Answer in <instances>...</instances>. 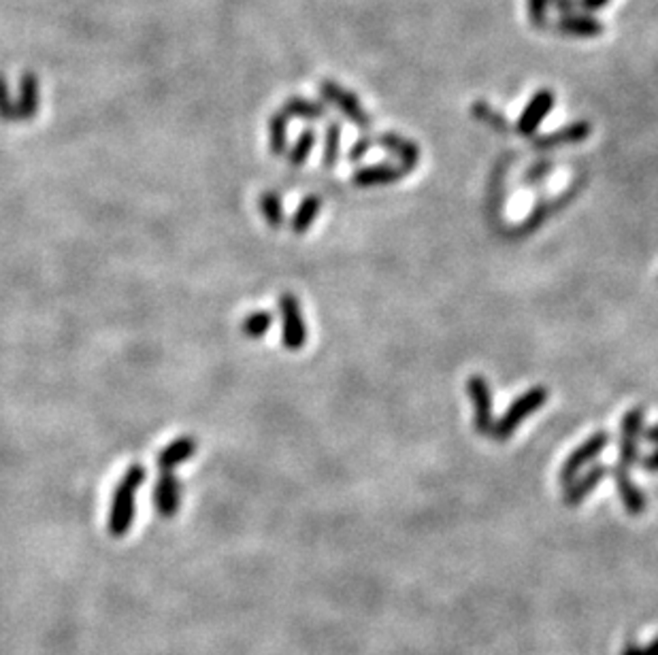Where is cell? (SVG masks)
<instances>
[{"instance_id":"1","label":"cell","mask_w":658,"mask_h":655,"mask_svg":"<svg viewBox=\"0 0 658 655\" xmlns=\"http://www.w3.org/2000/svg\"><path fill=\"white\" fill-rule=\"evenodd\" d=\"M645 421V409L633 407L626 411L622 417L620 424V449H618V462L612 468L616 487H618L620 503L633 517H639L648 509V498L639 487L633 485L631 468L635 466L639 460V438H642Z\"/></svg>"},{"instance_id":"2","label":"cell","mask_w":658,"mask_h":655,"mask_svg":"<svg viewBox=\"0 0 658 655\" xmlns=\"http://www.w3.org/2000/svg\"><path fill=\"white\" fill-rule=\"evenodd\" d=\"M145 481V468L141 464H133L120 481H117L114 498H111L109 509V534L114 539H122L130 532L134 523V511H136V494H139L141 485Z\"/></svg>"},{"instance_id":"3","label":"cell","mask_w":658,"mask_h":655,"mask_svg":"<svg viewBox=\"0 0 658 655\" xmlns=\"http://www.w3.org/2000/svg\"><path fill=\"white\" fill-rule=\"evenodd\" d=\"M548 387L535 385L531 390H526L524 394H520L515 401L509 404V409L501 415L499 421H495V428H492L490 437L495 440H507L514 437V432L518 430L523 421L529 420V417L543 407L548 402Z\"/></svg>"},{"instance_id":"4","label":"cell","mask_w":658,"mask_h":655,"mask_svg":"<svg viewBox=\"0 0 658 655\" xmlns=\"http://www.w3.org/2000/svg\"><path fill=\"white\" fill-rule=\"evenodd\" d=\"M280 315H282V343L288 351H301L307 345V321L301 311V302L294 294L280 296Z\"/></svg>"},{"instance_id":"5","label":"cell","mask_w":658,"mask_h":655,"mask_svg":"<svg viewBox=\"0 0 658 655\" xmlns=\"http://www.w3.org/2000/svg\"><path fill=\"white\" fill-rule=\"evenodd\" d=\"M609 440H612V437H609V432L606 430H598L592 434V437H588L584 440L582 445L575 447V449L569 454V457L565 460V464H562L561 470H559V481L562 485H569L571 481L578 479L579 470H582L586 464L595 462L598 456L606 451V447L609 445Z\"/></svg>"},{"instance_id":"6","label":"cell","mask_w":658,"mask_h":655,"mask_svg":"<svg viewBox=\"0 0 658 655\" xmlns=\"http://www.w3.org/2000/svg\"><path fill=\"white\" fill-rule=\"evenodd\" d=\"M467 394H469L473 404V426H476V432L488 437L492 428H495V402H492L490 383L482 374H471L467 379Z\"/></svg>"},{"instance_id":"7","label":"cell","mask_w":658,"mask_h":655,"mask_svg":"<svg viewBox=\"0 0 658 655\" xmlns=\"http://www.w3.org/2000/svg\"><path fill=\"white\" fill-rule=\"evenodd\" d=\"M181 503V484L173 475V470L160 475L156 487H153V504H156L158 513L171 520L177 513Z\"/></svg>"},{"instance_id":"8","label":"cell","mask_w":658,"mask_h":655,"mask_svg":"<svg viewBox=\"0 0 658 655\" xmlns=\"http://www.w3.org/2000/svg\"><path fill=\"white\" fill-rule=\"evenodd\" d=\"M607 473H609L607 466H603V464H595L588 473L578 476V479L571 481L569 485H565V496H562V503H565L567 506H579L590 492L597 490L598 484L606 479Z\"/></svg>"},{"instance_id":"9","label":"cell","mask_w":658,"mask_h":655,"mask_svg":"<svg viewBox=\"0 0 658 655\" xmlns=\"http://www.w3.org/2000/svg\"><path fill=\"white\" fill-rule=\"evenodd\" d=\"M407 169L394 164H375L366 166L354 172L352 183L358 188H373V186H386V183H396L407 175Z\"/></svg>"},{"instance_id":"10","label":"cell","mask_w":658,"mask_h":655,"mask_svg":"<svg viewBox=\"0 0 658 655\" xmlns=\"http://www.w3.org/2000/svg\"><path fill=\"white\" fill-rule=\"evenodd\" d=\"M197 449H199V443H197V438H192V437H180V438L171 440V443L164 447V449L160 451L156 457L158 468L162 470V473L173 470L180 466V464L188 462L190 457L197 454Z\"/></svg>"},{"instance_id":"11","label":"cell","mask_w":658,"mask_h":655,"mask_svg":"<svg viewBox=\"0 0 658 655\" xmlns=\"http://www.w3.org/2000/svg\"><path fill=\"white\" fill-rule=\"evenodd\" d=\"M554 98L550 92H539L535 98L531 100L529 106H526L523 115L518 119V133L520 134H533L539 128V124L543 122L545 115H548L550 109H552Z\"/></svg>"},{"instance_id":"12","label":"cell","mask_w":658,"mask_h":655,"mask_svg":"<svg viewBox=\"0 0 658 655\" xmlns=\"http://www.w3.org/2000/svg\"><path fill=\"white\" fill-rule=\"evenodd\" d=\"M588 134H590L588 124L579 122V124H573V126H567V128L559 130V133L543 136V139H537L535 147L550 149V147H561V145H573V143L584 141Z\"/></svg>"},{"instance_id":"13","label":"cell","mask_w":658,"mask_h":655,"mask_svg":"<svg viewBox=\"0 0 658 655\" xmlns=\"http://www.w3.org/2000/svg\"><path fill=\"white\" fill-rule=\"evenodd\" d=\"M379 145H382L384 149H388V152H393L394 156L401 160L403 169L412 171V169H416V166H418L420 153H418V147L413 145V143H409L405 139H399V136H394V134H386V136H382V139H379Z\"/></svg>"},{"instance_id":"14","label":"cell","mask_w":658,"mask_h":655,"mask_svg":"<svg viewBox=\"0 0 658 655\" xmlns=\"http://www.w3.org/2000/svg\"><path fill=\"white\" fill-rule=\"evenodd\" d=\"M320 208H322V198H320V196L310 194L301 200L299 208H296L294 216H292L294 235H305V232L311 228L313 222H316V217L320 216Z\"/></svg>"},{"instance_id":"15","label":"cell","mask_w":658,"mask_h":655,"mask_svg":"<svg viewBox=\"0 0 658 655\" xmlns=\"http://www.w3.org/2000/svg\"><path fill=\"white\" fill-rule=\"evenodd\" d=\"M326 97L333 100V103L339 106V109L346 113V115L352 119L354 124H358V126H363V128L369 126V117L365 115V111L360 109L358 100H356L354 97H349V94H346V92H339V89H335V88L326 89Z\"/></svg>"},{"instance_id":"16","label":"cell","mask_w":658,"mask_h":655,"mask_svg":"<svg viewBox=\"0 0 658 655\" xmlns=\"http://www.w3.org/2000/svg\"><path fill=\"white\" fill-rule=\"evenodd\" d=\"M258 207H260V213H263L264 222L271 226V228H282L283 226V205H282V198L280 194L275 192H264L263 196H260L258 200Z\"/></svg>"},{"instance_id":"17","label":"cell","mask_w":658,"mask_h":655,"mask_svg":"<svg viewBox=\"0 0 658 655\" xmlns=\"http://www.w3.org/2000/svg\"><path fill=\"white\" fill-rule=\"evenodd\" d=\"M273 321H275V318H273V313H269V311L250 313L246 319L241 321L243 337H247V338H263L266 335V332L271 330Z\"/></svg>"},{"instance_id":"18","label":"cell","mask_w":658,"mask_h":655,"mask_svg":"<svg viewBox=\"0 0 658 655\" xmlns=\"http://www.w3.org/2000/svg\"><path fill=\"white\" fill-rule=\"evenodd\" d=\"M288 143V119L286 113H280L271 119V152L275 156H282L286 152Z\"/></svg>"},{"instance_id":"19","label":"cell","mask_w":658,"mask_h":655,"mask_svg":"<svg viewBox=\"0 0 658 655\" xmlns=\"http://www.w3.org/2000/svg\"><path fill=\"white\" fill-rule=\"evenodd\" d=\"M339 149H341V128L337 124H330L329 133H326V145H324V166L326 169H333L339 160Z\"/></svg>"},{"instance_id":"20","label":"cell","mask_w":658,"mask_h":655,"mask_svg":"<svg viewBox=\"0 0 658 655\" xmlns=\"http://www.w3.org/2000/svg\"><path fill=\"white\" fill-rule=\"evenodd\" d=\"M313 141H316V134H313L311 130H305V133L299 136V141H296L292 152H290V162H292L294 166L305 164L307 158H310V153H311Z\"/></svg>"},{"instance_id":"21","label":"cell","mask_w":658,"mask_h":655,"mask_svg":"<svg viewBox=\"0 0 658 655\" xmlns=\"http://www.w3.org/2000/svg\"><path fill=\"white\" fill-rule=\"evenodd\" d=\"M286 111L292 113V115H301V117H307V119H316V117L324 115V109H320V106L311 105V103H301V100H294V103H290L286 106Z\"/></svg>"},{"instance_id":"22","label":"cell","mask_w":658,"mask_h":655,"mask_svg":"<svg viewBox=\"0 0 658 655\" xmlns=\"http://www.w3.org/2000/svg\"><path fill=\"white\" fill-rule=\"evenodd\" d=\"M622 655H658V639H654L650 645H645V647L628 645V647H625Z\"/></svg>"},{"instance_id":"23","label":"cell","mask_w":658,"mask_h":655,"mask_svg":"<svg viewBox=\"0 0 658 655\" xmlns=\"http://www.w3.org/2000/svg\"><path fill=\"white\" fill-rule=\"evenodd\" d=\"M373 143L369 139H360V143H356V145L349 149V162H358V160L365 158V153L369 152Z\"/></svg>"},{"instance_id":"24","label":"cell","mask_w":658,"mask_h":655,"mask_svg":"<svg viewBox=\"0 0 658 655\" xmlns=\"http://www.w3.org/2000/svg\"><path fill=\"white\" fill-rule=\"evenodd\" d=\"M637 466L642 470H648V473H658V447L652 451V454L639 457Z\"/></svg>"},{"instance_id":"25","label":"cell","mask_w":658,"mask_h":655,"mask_svg":"<svg viewBox=\"0 0 658 655\" xmlns=\"http://www.w3.org/2000/svg\"><path fill=\"white\" fill-rule=\"evenodd\" d=\"M550 166H552L550 162H545V164H537L535 169H531V171H529V177H524V183H535V181H539V179L545 177V172L550 171Z\"/></svg>"},{"instance_id":"26","label":"cell","mask_w":658,"mask_h":655,"mask_svg":"<svg viewBox=\"0 0 658 655\" xmlns=\"http://www.w3.org/2000/svg\"><path fill=\"white\" fill-rule=\"evenodd\" d=\"M642 437H644L645 443L658 447V424L648 426L645 430H642Z\"/></svg>"}]
</instances>
